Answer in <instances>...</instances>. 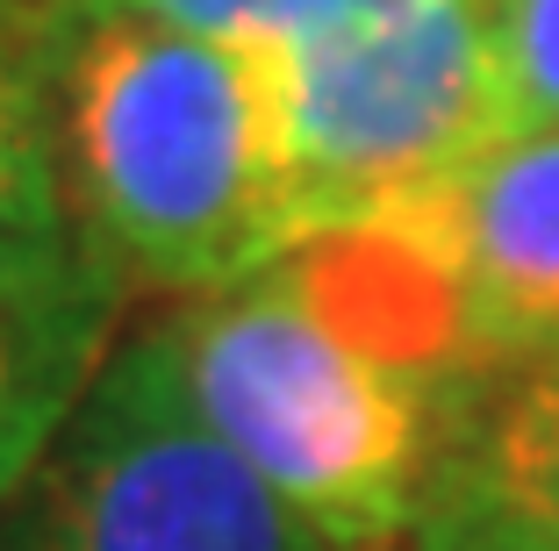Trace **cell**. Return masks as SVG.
<instances>
[{
  "label": "cell",
  "mask_w": 559,
  "mask_h": 551,
  "mask_svg": "<svg viewBox=\"0 0 559 551\" xmlns=\"http://www.w3.org/2000/svg\"><path fill=\"white\" fill-rule=\"evenodd\" d=\"M86 8H130V15L173 22V29L215 36V44H237V50H280L323 29L402 15L409 0H86Z\"/></svg>",
  "instance_id": "9c48e42d"
},
{
  "label": "cell",
  "mask_w": 559,
  "mask_h": 551,
  "mask_svg": "<svg viewBox=\"0 0 559 551\" xmlns=\"http://www.w3.org/2000/svg\"><path fill=\"white\" fill-rule=\"evenodd\" d=\"M510 130H559V0H488Z\"/></svg>",
  "instance_id": "30bf717a"
},
{
  "label": "cell",
  "mask_w": 559,
  "mask_h": 551,
  "mask_svg": "<svg viewBox=\"0 0 559 551\" xmlns=\"http://www.w3.org/2000/svg\"><path fill=\"white\" fill-rule=\"evenodd\" d=\"M8 8H29V0H0V15H8Z\"/></svg>",
  "instance_id": "7c38bea8"
},
{
  "label": "cell",
  "mask_w": 559,
  "mask_h": 551,
  "mask_svg": "<svg viewBox=\"0 0 559 551\" xmlns=\"http://www.w3.org/2000/svg\"><path fill=\"white\" fill-rule=\"evenodd\" d=\"M122 294L130 279L100 251L36 287H0V516L36 487L50 444L66 438L72 408L100 380Z\"/></svg>",
  "instance_id": "52a82bcc"
},
{
  "label": "cell",
  "mask_w": 559,
  "mask_h": 551,
  "mask_svg": "<svg viewBox=\"0 0 559 551\" xmlns=\"http://www.w3.org/2000/svg\"><path fill=\"white\" fill-rule=\"evenodd\" d=\"M259 65L301 243L395 223L510 136L488 0H409L402 15L259 50Z\"/></svg>",
  "instance_id": "3957f363"
},
{
  "label": "cell",
  "mask_w": 559,
  "mask_h": 551,
  "mask_svg": "<svg viewBox=\"0 0 559 551\" xmlns=\"http://www.w3.org/2000/svg\"><path fill=\"white\" fill-rule=\"evenodd\" d=\"M409 551H559V358L474 373Z\"/></svg>",
  "instance_id": "8992f818"
},
{
  "label": "cell",
  "mask_w": 559,
  "mask_h": 551,
  "mask_svg": "<svg viewBox=\"0 0 559 551\" xmlns=\"http://www.w3.org/2000/svg\"><path fill=\"white\" fill-rule=\"evenodd\" d=\"M94 243L66 194L58 158V115H50V72L36 36V0L0 15V287H36L72 273Z\"/></svg>",
  "instance_id": "ba28073f"
},
{
  "label": "cell",
  "mask_w": 559,
  "mask_h": 551,
  "mask_svg": "<svg viewBox=\"0 0 559 551\" xmlns=\"http://www.w3.org/2000/svg\"><path fill=\"white\" fill-rule=\"evenodd\" d=\"M22 516L29 551H330L201 422L165 323L108 351Z\"/></svg>",
  "instance_id": "277c9868"
},
{
  "label": "cell",
  "mask_w": 559,
  "mask_h": 551,
  "mask_svg": "<svg viewBox=\"0 0 559 551\" xmlns=\"http://www.w3.org/2000/svg\"><path fill=\"white\" fill-rule=\"evenodd\" d=\"M0 551H29V516H22V502L0 516Z\"/></svg>",
  "instance_id": "8fae6325"
},
{
  "label": "cell",
  "mask_w": 559,
  "mask_h": 551,
  "mask_svg": "<svg viewBox=\"0 0 559 551\" xmlns=\"http://www.w3.org/2000/svg\"><path fill=\"white\" fill-rule=\"evenodd\" d=\"M80 237L130 287H237L301 251L259 50L130 8L36 0Z\"/></svg>",
  "instance_id": "7a4b0ae2"
},
{
  "label": "cell",
  "mask_w": 559,
  "mask_h": 551,
  "mask_svg": "<svg viewBox=\"0 0 559 551\" xmlns=\"http://www.w3.org/2000/svg\"><path fill=\"white\" fill-rule=\"evenodd\" d=\"M201 422L330 551H409L474 366L460 294L402 229H330L158 315Z\"/></svg>",
  "instance_id": "6da1fadb"
},
{
  "label": "cell",
  "mask_w": 559,
  "mask_h": 551,
  "mask_svg": "<svg viewBox=\"0 0 559 551\" xmlns=\"http://www.w3.org/2000/svg\"><path fill=\"white\" fill-rule=\"evenodd\" d=\"M373 229H402L444 265L474 373L559 358V130L495 136L430 201Z\"/></svg>",
  "instance_id": "5b68a950"
}]
</instances>
